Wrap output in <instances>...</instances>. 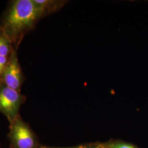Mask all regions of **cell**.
Returning <instances> with one entry per match:
<instances>
[{"label":"cell","mask_w":148,"mask_h":148,"mask_svg":"<svg viewBox=\"0 0 148 148\" xmlns=\"http://www.w3.org/2000/svg\"><path fill=\"white\" fill-rule=\"evenodd\" d=\"M14 50L10 39L0 29V56L10 57Z\"/></svg>","instance_id":"obj_6"},{"label":"cell","mask_w":148,"mask_h":148,"mask_svg":"<svg viewBox=\"0 0 148 148\" xmlns=\"http://www.w3.org/2000/svg\"><path fill=\"white\" fill-rule=\"evenodd\" d=\"M9 57L0 56V81L3 73L8 62Z\"/></svg>","instance_id":"obj_7"},{"label":"cell","mask_w":148,"mask_h":148,"mask_svg":"<svg viewBox=\"0 0 148 148\" xmlns=\"http://www.w3.org/2000/svg\"><path fill=\"white\" fill-rule=\"evenodd\" d=\"M101 148V147H90V148H89V147H79V148Z\"/></svg>","instance_id":"obj_9"},{"label":"cell","mask_w":148,"mask_h":148,"mask_svg":"<svg viewBox=\"0 0 148 148\" xmlns=\"http://www.w3.org/2000/svg\"><path fill=\"white\" fill-rule=\"evenodd\" d=\"M112 148H134L132 146L126 144H115L111 146Z\"/></svg>","instance_id":"obj_8"},{"label":"cell","mask_w":148,"mask_h":148,"mask_svg":"<svg viewBox=\"0 0 148 148\" xmlns=\"http://www.w3.org/2000/svg\"><path fill=\"white\" fill-rule=\"evenodd\" d=\"M18 47H14V50L9 57L8 63L2 75L0 82L13 90L21 92L25 76L21 70L18 58Z\"/></svg>","instance_id":"obj_3"},{"label":"cell","mask_w":148,"mask_h":148,"mask_svg":"<svg viewBox=\"0 0 148 148\" xmlns=\"http://www.w3.org/2000/svg\"><path fill=\"white\" fill-rule=\"evenodd\" d=\"M10 137L17 148H33L34 138L28 125L20 116L10 123Z\"/></svg>","instance_id":"obj_4"},{"label":"cell","mask_w":148,"mask_h":148,"mask_svg":"<svg viewBox=\"0 0 148 148\" xmlns=\"http://www.w3.org/2000/svg\"><path fill=\"white\" fill-rule=\"evenodd\" d=\"M26 99L25 96L0 82V112L7 117L10 123L20 116L19 111Z\"/></svg>","instance_id":"obj_2"},{"label":"cell","mask_w":148,"mask_h":148,"mask_svg":"<svg viewBox=\"0 0 148 148\" xmlns=\"http://www.w3.org/2000/svg\"><path fill=\"white\" fill-rule=\"evenodd\" d=\"M40 19L60 9L64 2L62 1L32 0Z\"/></svg>","instance_id":"obj_5"},{"label":"cell","mask_w":148,"mask_h":148,"mask_svg":"<svg viewBox=\"0 0 148 148\" xmlns=\"http://www.w3.org/2000/svg\"><path fill=\"white\" fill-rule=\"evenodd\" d=\"M40 18L32 0L12 1L2 16L0 29L19 47L23 38L34 29Z\"/></svg>","instance_id":"obj_1"}]
</instances>
